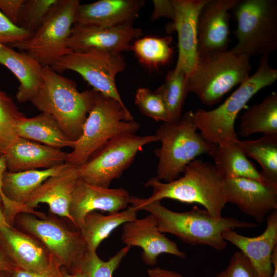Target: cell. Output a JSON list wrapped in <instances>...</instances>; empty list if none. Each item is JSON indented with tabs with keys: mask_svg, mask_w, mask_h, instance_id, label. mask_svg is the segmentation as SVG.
<instances>
[{
	"mask_svg": "<svg viewBox=\"0 0 277 277\" xmlns=\"http://www.w3.org/2000/svg\"><path fill=\"white\" fill-rule=\"evenodd\" d=\"M129 203L137 211L144 210L152 214L162 233L173 234L191 245H206L219 251L227 246L222 236L224 231L259 225L231 216L215 217L197 206L189 211L178 212L169 209L161 201L147 202L144 198L132 195Z\"/></svg>",
	"mask_w": 277,
	"mask_h": 277,
	"instance_id": "obj_1",
	"label": "cell"
},
{
	"mask_svg": "<svg viewBox=\"0 0 277 277\" xmlns=\"http://www.w3.org/2000/svg\"><path fill=\"white\" fill-rule=\"evenodd\" d=\"M30 102L41 112L51 115L65 134L76 142L92 108L94 90L80 92L72 80L51 67H43L42 84Z\"/></svg>",
	"mask_w": 277,
	"mask_h": 277,
	"instance_id": "obj_2",
	"label": "cell"
},
{
	"mask_svg": "<svg viewBox=\"0 0 277 277\" xmlns=\"http://www.w3.org/2000/svg\"><path fill=\"white\" fill-rule=\"evenodd\" d=\"M183 176L170 182H163L156 176L145 184L152 189L151 195L144 198L147 202L170 199L186 203L203 206L211 215L222 216L227 204L223 190L224 178L214 164L195 159L183 171Z\"/></svg>",
	"mask_w": 277,
	"mask_h": 277,
	"instance_id": "obj_3",
	"label": "cell"
},
{
	"mask_svg": "<svg viewBox=\"0 0 277 277\" xmlns=\"http://www.w3.org/2000/svg\"><path fill=\"white\" fill-rule=\"evenodd\" d=\"M268 57L261 56L255 73L220 106L210 110L199 109L193 112L195 126L208 142L215 146L238 140L234 128L238 114L256 93L277 79V70L270 66Z\"/></svg>",
	"mask_w": 277,
	"mask_h": 277,
	"instance_id": "obj_4",
	"label": "cell"
},
{
	"mask_svg": "<svg viewBox=\"0 0 277 277\" xmlns=\"http://www.w3.org/2000/svg\"><path fill=\"white\" fill-rule=\"evenodd\" d=\"M250 58L231 49L199 54L186 78L188 92L195 94L206 106L218 103L226 93L250 77Z\"/></svg>",
	"mask_w": 277,
	"mask_h": 277,
	"instance_id": "obj_5",
	"label": "cell"
},
{
	"mask_svg": "<svg viewBox=\"0 0 277 277\" xmlns=\"http://www.w3.org/2000/svg\"><path fill=\"white\" fill-rule=\"evenodd\" d=\"M94 90V102L83 131L66 163L80 167L111 139L123 134H135L140 124L125 105Z\"/></svg>",
	"mask_w": 277,
	"mask_h": 277,
	"instance_id": "obj_6",
	"label": "cell"
},
{
	"mask_svg": "<svg viewBox=\"0 0 277 277\" xmlns=\"http://www.w3.org/2000/svg\"><path fill=\"white\" fill-rule=\"evenodd\" d=\"M197 130L191 110L178 121L165 122L159 127L155 135L161 146L154 150L158 159L156 177L159 180L170 182L177 179L190 162L209 153L215 146Z\"/></svg>",
	"mask_w": 277,
	"mask_h": 277,
	"instance_id": "obj_7",
	"label": "cell"
},
{
	"mask_svg": "<svg viewBox=\"0 0 277 277\" xmlns=\"http://www.w3.org/2000/svg\"><path fill=\"white\" fill-rule=\"evenodd\" d=\"M231 10L237 23L233 52L250 57L269 55L276 49V0H239Z\"/></svg>",
	"mask_w": 277,
	"mask_h": 277,
	"instance_id": "obj_8",
	"label": "cell"
},
{
	"mask_svg": "<svg viewBox=\"0 0 277 277\" xmlns=\"http://www.w3.org/2000/svg\"><path fill=\"white\" fill-rule=\"evenodd\" d=\"M80 4L78 0H58L27 38L8 45L32 57L43 67H52L70 51L67 41Z\"/></svg>",
	"mask_w": 277,
	"mask_h": 277,
	"instance_id": "obj_9",
	"label": "cell"
},
{
	"mask_svg": "<svg viewBox=\"0 0 277 277\" xmlns=\"http://www.w3.org/2000/svg\"><path fill=\"white\" fill-rule=\"evenodd\" d=\"M157 141L155 134L118 135L108 141L79 167L80 178L91 184L109 188L112 181L121 176L146 145Z\"/></svg>",
	"mask_w": 277,
	"mask_h": 277,
	"instance_id": "obj_10",
	"label": "cell"
},
{
	"mask_svg": "<svg viewBox=\"0 0 277 277\" xmlns=\"http://www.w3.org/2000/svg\"><path fill=\"white\" fill-rule=\"evenodd\" d=\"M126 67L121 53L95 48L70 51L52 68L56 72L78 73L93 89L125 105L117 89L115 77Z\"/></svg>",
	"mask_w": 277,
	"mask_h": 277,
	"instance_id": "obj_11",
	"label": "cell"
},
{
	"mask_svg": "<svg viewBox=\"0 0 277 277\" xmlns=\"http://www.w3.org/2000/svg\"><path fill=\"white\" fill-rule=\"evenodd\" d=\"M14 223L41 242L70 273L88 251L80 231L71 230L55 219L21 213L16 216Z\"/></svg>",
	"mask_w": 277,
	"mask_h": 277,
	"instance_id": "obj_12",
	"label": "cell"
},
{
	"mask_svg": "<svg viewBox=\"0 0 277 277\" xmlns=\"http://www.w3.org/2000/svg\"><path fill=\"white\" fill-rule=\"evenodd\" d=\"M223 190L227 203L261 223L277 210V188L266 182L246 177L224 178Z\"/></svg>",
	"mask_w": 277,
	"mask_h": 277,
	"instance_id": "obj_13",
	"label": "cell"
},
{
	"mask_svg": "<svg viewBox=\"0 0 277 277\" xmlns=\"http://www.w3.org/2000/svg\"><path fill=\"white\" fill-rule=\"evenodd\" d=\"M0 246L22 269L43 273L61 267L41 242L12 226H0Z\"/></svg>",
	"mask_w": 277,
	"mask_h": 277,
	"instance_id": "obj_14",
	"label": "cell"
},
{
	"mask_svg": "<svg viewBox=\"0 0 277 277\" xmlns=\"http://www.w3.org/2000/svg\"><path fill=\"white\" fill-rule=\"evenodd\" d=\"M121 240L126 246L140 247L143 251L142 260L149 266L155 265L157 257L163 253L182 259L186 256L175 242L160 231L155 217L150 213L144 218L124 223Z\"/></svg>",
	"mask_w": 277,
	"mask_h": 277,
	"instance_id": "obj_15",
	"label": "cell"
},
{
	"mask_svg": "<svg viewBox=\"0 0 277 277\" xmlns=\"http://www.w3.org/2000/svg\"><path fill=\"white\" fill-rule=\"evenodd\" d=\"M143 30L132 24L111 28L73 25L67 41L70 51L95 48L121 53L130 51Z\"/></svg>",
	"mask_w": 277,
	"mask_h": 277,
	"instance_id": "obj_16",
	"label": "cell"
},
{
	"mask_svg": "<svg viewBox=\"0 0 277 277\" xmlns=\"http://www.w3.org/2000/svg\"><path fill=\"white\" fill-rule=\"evenodd\" d=\"M130 197L128 191L124 188L102 187L80 178L69 209L72 224L79 230L85 216L90 212L99 210L113 213L126 209L130 204Z\"/></svg>",
	"mask_w": 277,
	"mask_h": 277,
	"instance_id": "obj_17",
	"label": "cell"
},
{
	"mask_svg": "<svg viewBox=\"0 0 277 277\" xmlns=\"http://www.w3.org/2000/svg\"><path fill=\"white\" fill-rule=\"evenodd\" d=\"M239 0H208L197 21L198 55L227 50L230 42L229 11Z\"/></svg>",
	"mask_w": 277,
	"mask_h": 277,
	"instance_id": "obj_18",
	"label": "cell"
},
{
	"mask_svg": "<svg viewBox=\"0 0 277 277\" xmlns=\"http://www.w3.org/2000/svg\"><path fill=\"white\" fill-rule=\"evenodd\" d=\"M264 231L255 237L246 236L234 230L224 231L222 236L238 248L249 260L258 277H272V254L277 246V210L267 216Z\"/></svg>",
	"mask_w": 277,
	"mask_h": 277,
	"instance_id": "obj_19",
	"label": "cell"
},
{
	"mask_svg": "<svg viewBox=\"0 0 277 277\" xmlns=\"http://www.w3.org/2000/svg\"><path fill=\"white\" fill-rule=\"evenodd\" d=\"M145 2L143 0H100L80 4L73 25L111 28L132 24Z\"/></svg>",
	"mask_w": 277,
	"mask_h": 277,
	"instance_id": "obj_20",
	"label": "cell"
},
{
	"mask_svg": "<svg viewBox=\"0 0 277 277\" xmlns=\"http://www.w3.org/2000/svg\"><path fill=\"white\" fill-rule=\"evenodd\" d=\"M172 1L175 9L172 27L176 31L178 37L179 54L175 68L183 70L188 75L198 57V15L208 0Z\"/></svg>",
	"mask_w": 277,
	"mask_h": 277,
	"instance_id": "obj_21",
	"label": "cell"
},
{
	"mask_svg": "<svg viewBox=\"0 0 277 277\" xmlns=\"http://www.w3.org/2000/svg\"><path fill=\"white\" fill-rule=\"evenodd\" d=\"M80 178L79 167L69 164L62 172L44 182L30 195L25 205L34 209L40 203L47 204L51 212L67 218L72 223L69 209Z\"/></svg>",
	"mask_w": 277,
	"mask_h": 277,
	"instance_id": "obj_22",
	"label": "cell"
},
{
	"mask_svg": "<svg viewBox=\"0 0 277 277\" xmlns=\"http://www.w3.org/2000/svg\"><path fill=\"white\" fill-rule=\"evenodd\" d=\"M4 155L7 171L17 172L48 169L64 164L67 153L61 149L19 137Z\"/></svg>",
	"mask_w": 277,
	"mask_h": 277,
	"instance_id": "obj_23",
	"label": "cell"
},
{
	"mask_svg": "<svg viewBox=\"0 0 277 277\" xmlns=\"http://www.w3.org/2000/svg\"><path fill=\"white\" fill-rule=\"evenodd\" d=\"M0 64L12 72L19 82L16 94L17 101L21 103L30 101L42 84L43 67L27 54L1 43Z\"/></svg>",
	"mask_w": 277,
	"mask_h": 277,
	"instance_id": "obj_24",
	"label": "cell"
},
{
	"mask_svg": "<svg viewBox=\"0 0 277 277\" xmlns=\"http://www.w3.org/2000/svg\"><path fill=\"white\" fill-rule=\"evenodd\" d=\"M16 133L19 137L61 149H73L76 143L65 134L51 115L43 112L21 118L16 125Z\"/></svg>",
	"mask_w": 277,
	"mask_h": 277,
	"instance_id": "obj_25",
	"label": "cell"
},
{
	"mask_svg": "<svg viewBox=\"0 0 277 277\" xmlns=\"http://www.w3.org/2000/svg\"><path fill=\"white\" fill-rule=\"evenodd\" d=\"M209 154L224 178L246 177L265 182L260 172L247 158L239 140L215 145Z\"/></svg>",
	"mask_w": 277,
	"mask_h": 277,
	"instance_id": "obj_26",
	"label": "cell"
},
{
	"mask_svg": "<svg viewBox=\"0 0 277 277\" xmlns=\"http://www.w3.org/2000/svg\"><path fill=\"white\" fill-rule=\"evenodd\" d=\"M137 211L132 206L123 211L103 215L95 211L85 217L79 230L87 250L96 252L101 243L116 228L137 218Z\"/></svg>",
	"mask_w": 277,
	"mask_h": 277,
	"instance_id": "obj_27",
	"label": "cell"
},
{
	"mask_svg": "<svg viewBox=\"0 0 277 277\" xmlns=\"http://www.w3.org/2000/svg\"><path fill=\"white\" fill-rule=\"evenodd\" d=\"M64 164L42 170L4 173L3 191L9 200L25 205L30 195L46 180L62 172L68 166Z\"/></svg>",
	"mask_w": 277,
	"mask_h": 277,
	"instance_id": "obj_28",
	"label": "cell"
},
{
	"mask_svg": "<svg viewBox=\"0 0 277 277\" xmlns=\"http://www.w3.org/2000/svg\"><path fill=\"white\" fill-rule=\"evenodd\" d=\"M277 136V93L272 92L261 103L248 108L240 117L239 134Z\"/></svg>",
	"mask_w": 277,
	"mask_h": 277,
	"instance_id": "obj_29",
	"label": "cell"
},
{
	"mask_svg": "<svg viewBox=\"0 0 277 277\" xmlns=\"http://www.w3.org/2000/svg\"><path fill=\"white\" fill-rule=\"evenodd\" d=\"M245 153L260 165L265 182L277 188V136L263 135L254 140L240 141Z\"/></svg>",
	"mask_w": 277,
	"mask_h": 277,
	"instance_id": "obj_30",
	"label": "cell"
},
{
	"mask_svg": "<svg viewBox=\"0 0 277 277\" xmlns=\"http://www.w3.org/2000/svg\"><path fill=\"white\" fill-rule=\"evenodd\" d=\"M187 76L183 70L175 67L168 72L164 83L155 91L166 107L169 122L177 121L182 116L183 106L188 93L186 87Z\"/></svg>",
	"mask_w": 277,
	"mask_h": 277,
	"instance_id": "obj_31",
	"label": "cell"
},
{
	"mask_svg": "<svg viewBox=\"0 0 277 277\" xmlns=\"http://www.w3.org/2000/svg\"><path fill=\"white\" fill-rule=\"evenodd\" d=\"M172 37L146 36L135 40L132 45L139 62L149 68H156L167 64L173 55Z\"/></svg>",
	"mask_w": 277,
	"mask_h": 277,
	"instance_id": "obj_32",
	"label": "cell"
},
{
	"mask_svg": "<svg viewBox=\"0 0 277 277\" xmlns=\"http://www.w3.org/2000/svg\"><path fill=\"white\" fill-rule=\"evenodd\" d=\"M130 248L125 246L107 261L102 260L96 252L88 250L71 273H81L87 277H112Z\"/></svg>",
	"mask_w": 277,
	"mask_h": 277,
	"instance_id": "obj_33",
	"label": "cell"
},
{
	"mask_svg": "<svg viewBox=\"0 0 277 277\" xmlns=\"http://www.w3.org/2000/svg\"><path fill=\"white\" fill-rule=\"evenodd\" d=\"M25 116L20 112L10 96L6 93H0V155L19 137L16 125Z\"/></svg>",
	"mask_w": 277,
	"mask_h": 277,
	"instance_id": "obj_34",
	"label": "cell"
},
{
	"mask_svg": "<svg viewBox=\"0 0 277 277\" xmlns=\"http://www.w3.org/2000/svg\"><path fill=\"white\" fill-rule=\"evenodd\" d=\"M58 0H25L19 15L17 26L33 33Z\"/></svg>",
	"mask_w": 277,
	"mask_h": 277,
	"instance_id": "obj_35",
	"label": "cell"
},
{
	"mask_svg": "<svg viewBox=\"0 0 277 277\" xmlns=\"http://www.w3.org/2000/svg\"><path fill=\"white\" fill-rule=\"evenodd\" d=\"M135 104L144 115L156 121L169 122V115L161 97L148 88H138L135 95Z\"/></svg>",
	"mask_w": 277,
	"mask_h": 277,
	"instance_id": "obj_36",
	"label": "cell"
},
{
	"mask_svg": "<svg viewBox=\"0 0 277 277\" xmlns=\"http://www.w3.org/2000/svg\"><path fill=\"white\" fill-rule=\"evenodd\" d=\"M7 171L5 156L4 155H0V195L3 200L5 216L8 224L13 226L16 216L21 213L33 214L39 217L45 216L42 212L36 211L25 205L12 201L5 196L3 191V180L4 173Z\"/></svg>",
	"mask_w": 277,
	"mask_h": 277,
	"instance_id": "obj_37",
	"label": "cell"
},
{
	"mask_svg": "<svg viewBox=\"0 0 277 277\" xmlns=\"http://www.w3.org/2000/svg\"><path fill=\"white\" fill-rule=\"evenodd\" d=\"M215 277H258L251 263L240 251L233 253L227 267Z\"/></svg>",
	"mask_w": 277,
	"mask_h": 277,
	"instance_id": "obj_38",
	"label": "cell"
},
{
	"mask_svg": "<svg viewBox=\"0 0 277 277\" xmlns=\"http://www.w3.org/2000/svg\"><path fill=\"white\" fill-rule=\"evenodd\" d=\"M31 33L11 23L0 11V43L10 45L27 38Z\"/></svg>",
	"mask_w": 277,
	"mask_h": 277,
	"instance_id": "obj_39",
	"label": "cell"
},
{
	"mask_svg": "<svg viewBox=\"0 0 277 277\" xmlns=\"http://www.w3.org/2000/svg\"><path fill=\"white\" fill-rule=\"evenodd\" d=\"M25 0H0V11L13 24L18 21Z\"/></svg>",
	"mask_w": 277,
	"mask_h": 277,
	"instance_id": "obj_40",
	"label": "cell"
},
{
	"mask_svg": "<svg viewBox=\"0 0 277 277\" xmlns=\"http://www.w3.org/2000/svg\"><path fill=\"white\" fill-rule=\"evenodd\" d=\"M153 10L150 17L154 21L162 17L171 19L172 22L175 18V9L172 0H153Z\"/></svg>",
	"mask_w": 277,
	"mask_h": 277,
	"instance_id": "obj_41",
	"label": "cell"
},
{
	"mask_svg": "<svg viewBox=\"0 0 277 277\" xmlns=\"http://www.w3.org/2000/svg\"><path fill=\"white\" fill-rule=\"evenodd\" d=\"M61 268L57 267L50 271L41 273L16 266L9 273L11 277H63Z\"/></svg>",
	"mask_w": 277,
	"mask_h": 277,
	"instance_id": "obj_42",
	"label": "cell"
},
{
	"mask_svg": "<svg viewBox=\"0 0 277 277\" xmlns=\"http://www.w3.org/2000/svg\"><path fill=\"white\" fill-rule=\"evenodd\" d=\"M148 277H185L178 272L156 267L147 270Z\"/></svg>",
	"mask_w": 277,
	"mask_h": 277,
	"instance_id": "obj_43",
	"label": "cell"
},
{
	"mask_svg": "<svg viewBox=\"0 0 277 277\" xmlns=\"http://www.w3.org/2000/svg\"><path fill=\"white\" fill-rule=\"evenodd\" d=\"M16 266L0 246V271L10 272Z\"/></svg>",
	"mask_w": 277,
	"mask_h": 277,
	"instance_id": "obj_44",
	"label": "cell"
},
{
	"mask_svg": "<svg viewBox=\"0 0 277 277\" xmlns=\"http://www.w3.org/2000/svg\"><path fill=\"white\" fill-rule=\"evenodd\" d=\"M7 223L4 213L3 200L0 195V226H10Z\"/></svg>",
	"mask_w": 277,
	"mask_h": 277,
	"instance_id": "obj_45",
	"label": "cell"
},
{
	"mask_svg": "<svg viewBox=\"0 0 277 277\" xmlns=\"http://www.w3.org/2000/svg\"><path fill=\"white\" fill-rule=\"evenodd\" d=\"M273 273L272 277H277V246L274 249L272 254Z\"/></svg>",
	"mask_w": 277,
	"mask_h": 277,
	"instance_id": "obj_46",
	"label": "cell"
},
{
	"mask_svg": "<svg viewBox=\"0 0 277 277\" xmlns=\"http://www.w3.org/2000/svg\"><path fill=\"white\" fill-rule=\"evenodd\" d=\"M61 271L63 277H87L81 273H70L63 268L61 269Z\"/></svg>",
	"mask_w": 277,
	"mask_h": 277,
	"instance_id": "obj_47",
	"label": "cell"
},
{
	"mask_svg": "<svg viewBox=\"0 0 277 277\" xmlns=\"http://www.w3.org/2000/svg\"><path fill=\"white\" fill-rule=\"evenodd\" d=\"M0 277H11L9 272L6 271H0Z\"/></svg>",
	"mask_w": 277,
	"mask_h": 277,
	"instance_id": "obj_48",
	"label": "cell"
}]
</instances>
